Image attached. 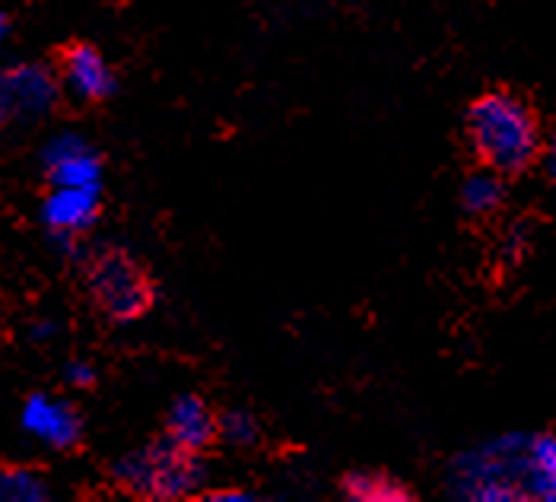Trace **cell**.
Instances as JSON below:
<instances>
[{
	"label": "cell",
	"instance_id": "6da1fadb",
	"mask_svg": "<svg viewBox=\"0 0 556 502\" xmlns=\"http://www.w3.org/2000/svg\"><path fill=\"white\" fill-rule=\"evenodd\" d=\"M468 140L486 168L521 175L541 156V122L518 92L493 89L468 109Z\"/></svg>",
	"mask_w": 556,
	"mask_h": 502
},
{
	"label": "cell",
	"instance_id": "7a4b0ae2",
	"mask_svg": "<svg viewBox=\"0 0 556 502\" xmlns=\"http://www.w3.org/2000/svg\"><path fill=\"white\" fill-rule=\"evenodd\" d=\"M112 480L140 500H188L207 484V464L169 439L128 452L112 464Z\"/></svg>",
	"mask_w": 556,
	"mask_h": 502
},
{
	"label": "cell",
	"instance_id": "3957f363",
	"mask_svg": "<svg viewBox=\"0 0 556 502\" xmlns=\"http://www.w3.org/2000/svg\"><path fill=\"white\" fill-rule=\"evenodd\" d=\"M528 439L506 436L477 452H465L452 464V493L471 502L525 500Z\"/></svg>",
	"mask_w": 556,
	"mask_h": 502
},
{
	"label": "cell",
	"instance_id": "277c9868",
	"mask_svg": "<svg viewBox=\"0 0 556 502\" xmlns=\"http://www.w3.org/2000/svg\"><path fill=\"white\" fill-rule=\"evenodd\" d=\"M86 290L112 322H134L153 305V284L128 251L92 254L86 267Z\"/></svg>",
	"mask_w": 556,
	"mask_h": 502
},
{
	"label": "cell",
	"instance_id": "5b68a950",
	"mask_svg": "<svg viewBox=\"0 0 556 502\" xmlns=\"http://www.w3.org/2000/svg\"><path fill=\"white\" fill-rule=\"evenodd\" d=\"M61 99V86L42 64H20L0 74V102L3 112L16 118H42Z\"/></svg>",
	"mask_w": 556,
	"mask_h": 502
},
{
	"label": "cell",
	"instance_id": "8992f818",
	"mask_svg": "<svg viewBox=\"0 0 556 502\" xmlns=\"http://www.w3.org/2000/svg\"><path fill=\"white\" fill-rule=\"evenodd\" d=\"M23 429L45 442L48 449L54 452H67L80 442L84 436V423L80 414L67 404V401H58L51 394H33L26 404H23V414H20Z\"/></svg>",
	"mask_w": 556,
	"mask_h": 502
},
{
	"label": "cell",
	"instance_id": "52a82bcc",
	"mask_svg": "<svg viewBox=\"0 0 556 502\" xmlns=\"http://www.w3.org/2000/svg\"><path fill=\"white\" fill-rule=\"evenodd\" d=\"M61 77L80 102H102L115 92V74L92 45H71L61 58Z\"/></svg>",
	"mask_w": 556,
	"mask_h": 502
},
{
	"label": "cell",
	"instance_id": "ba28073f",
	"mask_svg": "<svg viewBox=\"0 0 556 502\" xmlns=\"http://www.w3.org/2000/svg\"><path fill=\"white\" fill-rule=\"evenodd\" d=\"M99 191L102 188H58L45 198L42 219L54 239H71L86 233L99 216Z\"/></svg>",
	"mask_w": 556,
	"mask_h": 502
},
{
	"label": "cell",
	"instance_id": "9c48e42d",
	"mask_svg": "<svg viewBox=\"0 0 556 502\" xmlns=\"http://www.w3.org/2000/svg\"><path fill=\"white\" fill-rule=\"evenodd\" d=\"M166 439L188 449V452H204L211 449L216 439V417L214 411L207 407L204 398L198 394H181L175 398L166 417Z\"/></svg>",
	"mask_w": 556,
	"mask_h": 502
},
{
	"label": "cell",
	"instance_id": "30bf717a",
	"mask_svg": "<svg viewBox=\"0 0 556 502\" xmlns=\"http://www.w3.org/2000/svg\"><path fill=\"white\" fill-rule=\"evenodd\" d=\"M556 497V439L551 432L528 439L525 500L554 502Z\"/></svg>",
	"mask_w": 556,
	"mask_h": 502
},
{
	"label": "cell",
	"instance_id": "8fae6325",
	"mask_svg": "<svg viewBox=\"0 0 556 502\" xmlns=\"http://www.w3.org/2000/svg\"><path fill=\"white\" fill-rule=\"evenodd\" d=\"M343 497L353 502H410L414 493L382 470H353L343 480Z\"/></svg>",
	"mask_w": 556,
	"mask_h": 502
},
{
	"label": "cell",
	"instance_id": "7c38bea8",
	"mask_svg": "<svg viewBox=\"0 0 556 502\" xmlns=\"http://www.w3.org/2000/svg\"><path fill=\"white\" fill-rule=\"evenodd\" d=\"M506 201V185H503V175L493 172V168H483V172H471L462 185V204L473 216H490L503 208Z\"/></svg>",
	"mask_w": 556,
	"mask_h": 502
},
{
	"label": "cell",
	"instance_id": "4fadbf2b",
	"mask_svg": "<svg viewBox=\"0 0 556 502\" xmlns=\"http://www.w3.org/2000/svg\"><path fill=\"white\" fill-rule=\"evenodd\" d=\"M51 185L58 188H102V160L96 156L92 147H86L80 153L48 166Z\"/></svg>",
	"mask_w": 556,
	"mask_h": 502
},
{
	"label": "cell",
	"instance_id": "5bb4252c",
	"mask_svg": "<svg viewBox=\"0 0 556 502\" xmlns=\"http://www.w3.org/2000/svg\"><path fill=\"white\" fill-rule=\"evenodd\" d=\"M48 484L29 467H0V502H45Z\"/></svg>",
	"mask_w": 556,
	"mask_h": 502
},
{
	"label": "cell",
	"instance_id": "9a60e30c",
	"mask_svg": "<svg viewBox=\"0 0 556 502\" xmlns=\"http://www.w3.org/2000/svg\"><path fill=\"white\" fill-rule=\"evenodd\" d=\"M216 436L226 439L229 445L252 449L261 439V423L249 411H229V414L216 417Z\"/></svg>",
	"mask_w": 556,
	"mask_h": 502
},
{
	"label": "cell",
	"instance_id": "2e32d148",
	"mask_svg": "<svg viewBox=\"0 0 556 502\" xmlns=\"http://www.w3.org/2000/svg\"><path fill=\"white\" fill-rule=\"evenodd\" d=\"M86 147H89V140L80 137V134H71V130H67V134H54L42 150L45 168L61 163V160H67V156H74V153H80Z\"/></svg>",
	"mask_w": 556,
	"mask_h": 502
},
{
	"label": "cell",
	"instance_id": "e0dca14e",
	"mask_svg": "<svg viewBox=\"0 0 556 502\" xmlns=\"http://www.w3.org/2000/svg\"><path fill=\"white\" fill-rule=\"evenodd\" d=\"M64 381H67L71 388H89V385L96 381V369H92L89 363H71V366L64 369Z\"/></svg>",
	"mask_w": 556,
	"mask_h": 502
},
{
	"label": "cell",
	"instance_id": "ac0fdd59",
	"mask_svg": "<svg viewBox=\"0 0 556 502\" xmlns=\"http://www.w3.org/2000/svg\"><path fill=\"white\" fill-rule=\"evenodd\" d=\"M207 500L211 502H252L255 497H252V493H245V490H214V493H207Z\"/></svg>",
	"mask_w": 556,
	"mask_h": 502
},
{
	"label": "cell",
	"instance_id": "d6986e66",
	"mask_svg": "<svg viewBox=\"0 0 556 502\" xmlns=\"http://www.w3.org/2000/svg\"><path fill=\"white\" fill-rule=\"evenodd\" d=\"M54 335H58V328H54L51 322H42V325L33 328V337H36V340H51Z\"/></svg>",
	"mask_w": 556,
	"mask_h": 502
},
{
	"label": "cell",
	"instance_id": "ffe728a7",
	"mask_svg": "<svg viewBox=\"0 0 556 502\" xmlns=\"http://www.w3.org/2000/svg\"><path fill=\"white\" fill-rule=\"evenodd\" d=\"M3 36H7V20L0 16V42H3Z\"/></svg>",
	"mask_w": 556,
	"mask_h": 502
},
{
	"label": "cell",
	"instance_id": "44dd1931",
	"mask_svg": "<svg viewBox=\"0 0 556 502\" xmlns=\"http://www.w3.org/2000/svg\"><path fill=\"white\" fill-rule=\"evenodd\" d=\"M0 115H3V102H0Z\"/></svg>",
	"mask_w": 556,
	"mask_h": 502
}]
</instances>
